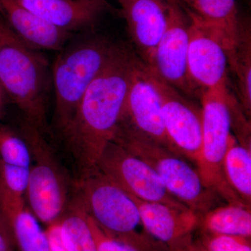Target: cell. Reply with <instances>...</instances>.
I'll return each mask as SVG.
<instances>
[{"instance_id":"1","label":"cell","mask_w":251,"mask_h":251,"mask_svg":"<svg viewBox=\"0 0 251 251\" xmlns=\"http://www.w3.org/2000/svg\"><path fill=\"white\" fill-rule=\"evenodd\" d=\"M138 59L125 44H116L62 136L74 160L77 181L98 171L100 157L113 139Z\"/></svg>"},{"instance_id":"2","label":"cell","mask_w":251,"mask_h":251,"mask_svg":"<svg viewBox=\"0 0 251 251\" xmlns=\"http://www.w3.org/2000/svg\"><path fill=\"white\" fill-rule=\"evenodd\" d=\"M52 83L49 62L21 40L0 16V85L23 119L50 133L47 99Z\"/></svg>"},{"instance_id":"3","label":"cell","mask_w":251,"mask_h":251,"mask_svg":"<svg viewBox=\"0 0 251 251\" xmlns=\"http://www.w3.org/2000/svg\"><path fill=\"white\" fill-rule=\"evenodd\" d=\"M116 44L100 36H85L67 44L54 60L53 125L61 137L70 125L86 91L106 65Z\"/></svg>"},{"instance_id":"4","label":"cell","mask_w":251,"mask_h":251,"mask_svg":"<svg viewBox=\"0 0 251 251\" xmlns=\"http://www.w3.org/2000/svg\"><path fill=\"white\" fill-rule=\"evenodd\" d=\"M77 196L104 232L136 251H169L147 232L133 198L100 171L77 181Z\"/></svg>"},{"instance_id":"5","label":"cell","mask_w":251,"mask_h":251,"mask_svg":"<svg viewBox=\"0 0 251 251\" xmlns=\"http://www.w3.org/2000/svg\"><path fill=\"white\" fill-rule=\"evenodd\" d=\"M112 142L148 163L172 196L191 210L201 215L214 208L217 195L184 157L130 130L117 128Z\"/></svg>"},{"instance_id":"6","label":"cell","mask_w":251,"mask_h":251,"mask_svg":"<svg viewBox=\"0 0 251 251\" xmlns=\"http://www.w3.org/2000/svg\"><path fill=\"white\" fill-rule=\"evenodd\" d=\"M20 133L30 150L31 163L25 201L46 227L58 222L70 202L69 181L46 135L22 119Z\"/></svg>"},{"instance_id":"7","label":"cell","mask_w":251,"mask_h":251,"mask_svg":"<svg viewBox=\"0 0 251 251\" xmlns=\"http://www.w3.org/2000/svg\"><path fill=\"white\" fill-rule=\"evenodd\" d=\"M227 85L202 91V145L196 165L206 187L229 204L246 206L229 187L224 161L231 135V120L226 100Z\"/></svg>"},{"instance_id":"8","label":"cell","mask_w":251,"mask_h":251,"mask_svg":"<svg viewBox=\"0 0 251 251\" xmlns=\"http://www.w3.org/2000/svg\"><path fill=\"white\" fill-rule=\"evenodd\" d=\"M191 18L179 0H167L166 29L147 66L163 82L186 94H196L188 72Z\"/></svg>"},{"instance_id":"9","label":"cell","mask_w":251,"mask_h":251,"mask_svg":"<svg viewBox=\"0 0 251 251\" xmlns=\"http://www.w3.org/2000/svg\"><path fill=\"white\" fill-rule=\"evenodd\" d=\"M98 171L140 201L187 207L172 196L148 163L114 142L104 150Z\"/></svg>"},{"instance_id":"10","label":"cell","mask_w":251,"mask_h":251,"mask_svg":"<svg viewBox=\"0 0 251 251\" xmlns=\"http://www.w3.org/2000/svg\"><path fill=\"white\" fill-rule=\"evenodd\" d=\"M117 128L130 130L174 151L163 125L159 94L148 67L140 58Z\"/></svg>"},{"instance_id":"11","label":"cell","mask_w":251,"mask_h":251,"mask_svg":"<svg viewBox=\"0 0 251 251\" xmlns=\"http://www.w3.org/2000/svg\"><path fill=\"white\" fill-rule=\"evenodd\" d=\"M189 17L188 72L195 92L227 85L233 49L221 31Z\"/></svg>"},{"instance_id":"12","label":"cell","mask_w":251,"mask_h":251,"mask_svg":"<svg viewBox=\"0 0 251 251\" xmlns=\"http://www.w3.org/2000/svg\"><path fill=\"white\" fill-rule=\"evenodd\" d=\"M149 71L161 98L163 125L172 148L175 152L196 163L202 145L201 108Z\"/></svg>"},{"instance_id":"13","label":"cell","mask_w":251,"mask_h":251,"mask_svg":"<svg viewBox=\"0 0 251 251\" xmlns=\"http://www.w3.org/2000/svg\"><path fill=\"white\" fill-rule=\"evenodd\" d=\"M130 196L136 203L147 232L155 240L169 251H186L191 247L193 231L199 226L200 214L188 207L145 202Z\"/></svg>"},{"instance_id":"14","label":"cell","mask_w":251,"mask_h":251,"mask_svg":"<svg viewBox=\"0 0 251 251\" xmlns=\"http://www.w3.org/2000/svg\"><path fill=\"white\" fill-rule=\"evenodd\" d=\"M140 59L148 66L167 25V0H117Z\"/></svg>"},{"instance_id":"15","label":"cell","mask_w":251,"mask_h":251,"mask_svg":"<svg viewBox=\"0 0 251 251\" xmlns=\"http://www.w3.org/2000/svg\"><path fill=\"white\" fill-rule=\"evenodd\" d=\"M23 6L58 29L72 34L92 27L105 12L106 0H17Z\"/></svg>"},{"instance_id":"16","label":"cell","mask_w":251,"mask_h":251,"mask_svg":"<svg viewBox=\"0 0 251 251\" xmlns=\"http://www.w3.org/2000/svg\"><path fill=\"white\" fill-rule=\"evenodd\" d=\"M0 16L21 40L36 50H61L72 36L33 14L17 0H0Z\"/></svg>"},{"instance_id":"17","label":"cell","mask_w":251,"mask_h":251,"mask_svg":"<svg viewBox=\"0 0 251 251\" xmlns=\"http://www.w3.org/2000/svg\"><path fill=\"white\" fill-rule=\"evenodd\" d=\"M0 211L9 226L15 247L18 251H49L46 229L26 202L0 188Z\"/></svg>"},{"instance_id":"18","label":"cell","mask_w":251,"mask_h":251,"mask_svg":"<svg viewBox=\"0 0 251 251\" xmlns=\"http://www.w3.org/2000/svg\"><path fill=\"white\" fill-rule=\"evenodd\" d=\"M186 12L196 21L221 31L234 51L239 29L235 0H179Z\"/></svg>"},{"instance_id":"19","label":"cell","mask_w":251,"mask_h":251,"mask_svg":"<svg viewBox=\"0 0 251 251\" xmlns=\"http://www.w3.org/2000/svg\"><path fill=\"white\" fill-rule=\"evenodd\" d=\"M198 227L202 233L251 238V208L229 203L212 208L201 214Z\"/></svg>"},{"instance_id":"20","label":"cell","mask_w":251,"mask_h":251,"mask_svg":"<svg viewBox=\"0 0 251 251\" xmlns=\"http://www.w3.org/2000/svg\"><path fill=\"white\" fill-rule=\"evenodd\" d=\"M229 65L235 74L238 101L246 115L251 119V29L248 20H239L234 52Z\"/></svg>"},{"instance_id":"21","label":"cell","mask_w":251,"mask_h":251,"mask_svg":"<svg viewBox=\"0 0 251 251\" xmlns=\"http://www.w3.org/2000/svg\"><path fill=\"white\" fill-rule=\"evenodd\" d=\"M58 224L68 251H97L88 214L77 195L71 200Z\"/></svg>"},{"instance_id":"22","label":"cell","mask_w":251,"mask_h":251,"mask_svg":"<svg viewBox=\"0 0 251 251\" xmlns=\"http://www.w3.org/2000/svg\"><path fill=\"white\" fill-rule=\"evenodd\" d=\"M224 171L229 187L251 208V149L238 143L232 134L224 158Z\"/></svg>"},{"instance_id":"23","label":"cell","mask_w":251,"mask_h":251,"mask_svg":"<svg viewBox=\"0 0 251 251\" xmlns=\"http://www.w3.org/2000/svg\"><path fill=\"white\" fill-rule=\"evenodd\" d=\"M0 163L30 171V150L19 130L0 125Z\"/></svg>"},{"instance_id":"24","label":"cell","mask_w":251,"mask_h":251,"mask_svg":"<svg viewBox=\"0 0 251 251\" xmlns=\"http://www.w3.org/2000/svg\"><path fill=\"white\" fill-rule=\"evenodd\" d=\"M226 100L230 115L231 128L235 132L238 143L251 149V119L246 115L237 97L229 92L226 93Z\"/></svg>"},{"instance_id":"25","label":"cell","mask_w":251,"mask_h":251,"mask_svg":"<svg viewBox=\"0 0 251 251\" xmlns=\"http://www.w3.org/2000/svg\"><path fill=\"white\" fill-rule=\"evenodd\" d=\"M198 242L209 251H251V238L240 236L202 233Z\"/></svg>"},{"instance_id":"26","label":"cell","mask_w":251,"mask_h":251,"mask_svg":"<svg viewBox=\"0 0 251 251\" xmlns=\"http://www.w3.org/2000/svg\"><path fill=\"white\" fill-rule=\"evenodd\" d=\"M88 221L95 241L97 251H136L125 243L120 242L104 232L89 215Z\"/></svg>"},{"instance_id":"27","label":"cell","mask_w":251,"mask_h":251,"mask_svg":"<svg viewBox=\"0 0 251 251\" xmlns=\"http://www.w3.org/2000/svg\"><path fill=\"white\" fill-rule=\"evenodd\" d=\"M46 232L49 239V251H68L63 242L58 222L47 226Z\"/></svg>"},{"instance_id":"28","label":"cell","mask_w":251,"mask_h":251,"mask_svg":"<svg viewBox=\"0 0 251 251\" xmlns=\"http://www.w3.org/2000/svg\"><path fill=\"white\" fill-rule=\"evenodd\" d=\"M15 249L11 231L0 211V251H14Z\"/></svg>"},{"instance_id":"29","label":"cell","mask_w":251,"mask_h":251,"mask_svg":"<svg viewBox=\"0 0 251 251\" xmlns=\"http://www.w3.org/2000/svg\"><path fill=\"white\" fill-rule=\"evenodd\" d=\"M186 251H209L206 250L205 248L202 247L199 242H193L191 247Z\"/></svg>"},{"instance_id":"30","label":"cell","mask_w":251,"mask_h":251,"mask_svg":"<svg viewBox=\"0 0 251 251\" xmlns=\"http://www.w3.org/2000/svg\"><path fill=\"white\" fill-rule=\"evenodd\" d=\"M6 96L4 90H3L2 87L0 85V118H1L3 108H4V99Z\"/></svg>"}]
</instances>
